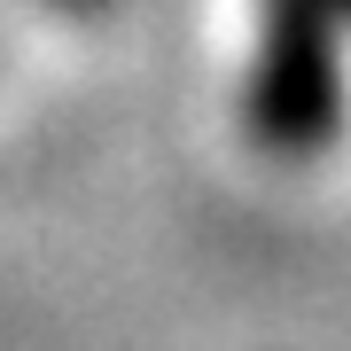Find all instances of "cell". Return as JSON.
Masks as SVG:
<instances>
[{
	"label": "cell",
	"mask_w": 351,
	"mask_h": 351,
	"mask_svg": "<svg viewBox=\"0 0 351 351\" xmlns=\"http://www.w3.org/2000/svg\"><path fill=\"white\" fill-rule=\"evenodd\" d=\"M336 0H265L258 16V63L242 86L258 149L274 156H313L343 133V39H336Z\"/></svg>",
	"instance_id": "6da1fadb"
},
{
	"label": "cell",
	"mask_w": 351,
	"mask_h": 351,
	"mask_svg": "<svg viewBox=\"0 0 351 351\" xmlns=\"http://www.w3.org/2000/svg\"><path fill=\"white\" fill-rule=\"evenodd\" d=\"M55 8H101V0H55Z\"/></svg>",
	"instance_id": "7a4b0ae2"
},
{
	"label": "cell",
	"mask_w": 351,
	"mask_h": 351,
	"mask_svg": "<svg viewBox=\"0 0 351 351\" xmlns=\"http://www.w3.org/2000/svg\"><path fill=\"white\" fill-rule=\"evenodd\" d=\"M336 8H343V16H351V0H336Z\"/></svg>",
	"instance_id": "3957f363"
}]
</instances>
